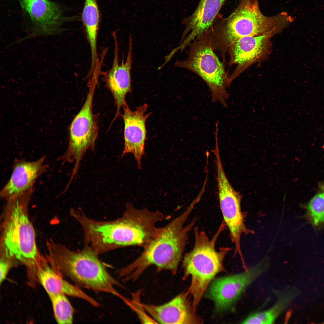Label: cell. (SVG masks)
I'll return each instance as SVG.
<instances>
[{
    "mask_svg": "<svg viewBox=\"0 0 324 324\" xmlns=\"http://www.w3.org/2000/svg\"><path fill=\"white\" fill-rule=\"evenodd\" d=\"M276 302L266 310L254 312L249 314L242 322L245 324H272L286 310L298 295L295 288L287 287L275 292Z\"/></svg>",
    "mask_w": 324,
    "mask_h": 324,
    "instance_id": "cell-19",
    "label": "cell"
},
{
    "mask_svg": "<svg viewBox=\"0 0 324 324\" xmlns=\"http://www.w3.org/2000/svg\"><path fill=\"white\" fill-rule=\"evenodd\" d=\"M273 36L269 34L244 37L231 44L227 51L229 55V65L235 64L236 67L229 76L231 82L250 65L266 58L271 50L270 40Z\"/></svg>",
    "mask_w": 324,
    "mask_h": 324,
    "instance_id": "cell-13",
    "label": "cell"
},
{
    "mask_svg": "<svg viewBox=\"0 0 324 324\" xmlns=\"http://www.w3.org/2000/svg\"></svg>",
    "mask_w": 324,
    "mask_h": 324,
    "instance_id": "cell-26",
    "label": "cell"
},
{
    "mask_svg": "<svg viewBox=\"0 0 324 324\" xmlns=\"http://www.w3.org/2000/svg\"><path fill=\"white\" fill-rule=\"evenodd\" d=\"M322 148L323 149H324V145L322 146Z\"/></svg>",
    "mask_w": 324,
    "mask_h": 324,
    "instance_id": "cell-25",
    "label": "cell"
},
{
    "mask_svg": "<svg viewBox=\"0 0 324 324\" xmlns=\"http://www.w3.org/2000/svg\"><path fill=\"white\" fill-rule=\"evenodd\" d=\"M217 181L218 198L224 221L230 231L232 242L235 245V254H238L242 258L240 246L241 237L243 233H253V230L245 226L242 212V196L230 183L223 166H216Z\"/></svg>",
    "mask_w": 324,
    "mask_h": 324,
    "instance_id": "cell-11",
    "label": "cell"
},
{
    "mask_svg": "<svg viewBox=\"0 0 324 324\" xmlns=\"http://www.w3.org/2000/svg\"><path fill=\"white\" fill-rule=\"evenodd\" d=\"M45 156L34 161L16 160L10 178L1 190L0 196L6 201L22 196L33 189L38 178L47 170Z\"/></svg>",
    "mask_w": 324,
    "mask_h": 324,
    "instance_id": "cell-16",
    "label": "cell"
},
{
    "mask_svg": "<svg viewBox=\"0 0 324 324\" xmlns=\"http://www.w3.org/2000/svg\"><path fill=\"white\" fill-rule=\"evenodd\" d=\"M98 82L95 77L89 83L85 101L69 127V141L67 150L59 158L64 162L74 163L70 181H72L77 174L81 161L88 150L94 151L98 134L96 118L92 111L95 88Z\"/></svg>",
    "mask_w": 324,
    "mask_h": 324,
    "instance_id": "cell-8",
    "label": "cell"
},
{
    "mask_svg": "<svg viewBox=\"0 0 324 324\" xmlns=\"http://www.w3.org/2000/svg\"><path fill=\"white\" fill-rule=\"evenodd\" d=\"M189 46L187 58L176 61L175 65L189 70L201 77L209 88L212 101L219 102L226 107L230 96L227 89L231 82L223 64L214 52L207 32Z\"/></svg>",
    "mask_w": 324,
    "mask_h": 324,
    "instance_id": "cell-7",
    "label": "cell"
},
{
    "mask_svg": "<svg viewBox=\"0 0 324 324\" xmlns=\"http://www.w3.org/2000/svg\"><path fill=\"white\" fill-rule=\"evenodd\" d=\"M164 217L160 212L137 208L128 203L122 216L116 219L99 221L85 214L79 223L85 243L99 255L128 246L144 248L155 233L157 224Z\"/></svg>",
    "mask_w": 324,
    "mask_h": 324,
    "instance_id": "cell-1",
    "label": "cell"
},
{
    "mask_svg": "<svg viewBox=\"0 0 324 324\" xmlns=\"http://www.w3.org/2000/svg\"><path fill=\"white\" fill-rule=\"evenodd\" d=\"M188 290L164 304L159 305L142 303L144 310L161 324H202L203 320L196 313L190 302Z\"/></svg>",
    "mask_w": 324,
    "mask_h": 324,
    "instance_id": "cell-15",
    "label": "cell"
},
{
    "mask_svg": "<svg viewBox=\"0 0 324 324\" xmlns=\"http://www.w3.org/2000/svg\"><path fill=\"white\" fill-rule=\"evenodd\" d=\"M33 190L7 201L1 225V256L35 265L40 259L28 207Z\"/></svg>",
    "mask_w": 324,
    "mask_h": 324,
    "instance_id": "cell-5",
    "label": "cell"
},
{
    "mask_svg": "<svg viewBox=\"0 0 324 324\" xmlns=\"http://www.w3.org/2000/svg\"><path fill=\"white\" fill-rule=\"evenodd\" d=\"M294 18L286 12L268 16L261 11L259 0H241L228 16H217L210 29L213 46L223 55L238 39L246 36L281 32L293 22Z\"/></svg>",
    "mask_w": 324,
    "mask_h": 324,
    "instance_id": "cell-3",
    "label": "cell"
},
{
    "mask_svg": "<svg viewBox=\"0 0 324 324\" xmlns=\"http://www.w3.org/2000/svg\"><path fill=\"white\" fill-rule=\"evenodd\" d=\"M148 107L147 104H144L133 111L126 103L123 106V113L121 115L124 124V146L122 156L126 154H132L139 169L141 168V158L144 154L147 136L146 122L151 114V112L146 113Z\"/></svg>",
    "mask_w": 324,
    "mask_h": 324,
    "instance_id": "cell-14",
    "label": "cell"
},
{
    "mask_svg": "<svg viewBox=\"0 0 324 324\" xmlns=\"http://www.w3.org/2000/svg\"><path fill=\"white\" fill-rule=\"evenodd\" d=\"M269 263L263 260L242 272L213 280L205 292L212 301L217 312L228 310L238 301L246 289L268 269Z\"/></svg>",
    "mask_w": 324,
    "mask_h": 324,
    "instance_id": "cell-9",
    "label": "cell"
},
{
    "mask_svg": "<svg viewBox=\"0 0 324 324\" xmlns=\"http://www.w3.org/2000/svg\"><path fill=\"white\" fill-rule=\"evenodd\" d=\"M29 21V34L16 41L17 43L28 38L61 33L62 25L74 19L65 16L62 6L50 0H18Z\"/></svg>",
    "mask_w": 324,
    "mask_h": 324,
    "instance_id": "cell-10",
    "label": "cell"
},
{
    "mask_svg": "<svg viewBox=\"0 0 324 324\" xmlns=\"http://www.w3.org/2000/svg\"><path fill=\"white\" fill-rule=\"evenodd\" d=\"M140 292L133 295L132 300L126 299L124 302L136 314L142 323H158L154 319L146 315L139 299Z\"/></svg>",
    "mask_w": 324,
    "mask_h": 324,
    "instance_id": "cell-23",
    "label": "cell"
},
{
    "mask_svg": "<svg viewBox=\"0 0 324 324\" xmlns=\"http://www.w3.org/2000/svg\"><path fill=\"white\" fill-rule=\"evenodd\" d=\"M82 17L90 48L91 66L94 68L97 66L99 63L97 50V39L100 16L97 0H85Z\"/></svg>",
    "mask_w": 324,
    "mask_h": 324,
    "instance_id": "cell-20",
    "label": "cell"
},
{
    "mask_svg": "<svg viewBox=\"0 0 324 324\" xmlns=\"http://www.w3.org/2000/svg\"><path fill=\"white\" fill-rule=\"evenodd\" d=\"M305 217L314 227L324 224V181L319 182L318 190L305 206Z\"/></svg>",
    "mask_w": 324,
    "mask_h": 324,
    "instance_id": "cell-21",
    "label": "cell"
},
{
    "mask_svg": "<svg viewBox=\"0 0 324 324\" xmlns=\"http://www.w3.org/2000/svg\"><path fill=\"white\" fill-rule=\"evenodd\" d=\"M50 297L57 323L59 324L72 323L74 310L66 295L60 294Z\"/></svg>",
    "mask_w": 324,
    "mask_h": 324,
    "instance_id": "cell-22",
    "label": "cell"
},
{
    "mask_svg": "<svg viewBox=\"0 0 324 324\" xmlns=\"http://www.w3.org/2000/svg\"><path fill=\"white\" fill-rule=\"evenodd\" d=\"M46 259L58 272L70 279L78 287L95 293L112 294L122 300L124 297L115 289L123 286L108 272L105 264L90 246L85 244L81 250H71L52 240L46 242Z\"/></svg>",
    "mask_w": 324,
    "mask_h": 324,
    "instance_id": "cell-4",
    "label": "cell"
},
{
    "mask_svg": "<svg viewBox=\"0 0 324 324\" xmlns=\"http://www.w3.org/2000/svg\"><path fill=\"white\" fill-rule=\"evenodd\" d=\"M36 273L38 280L49 296L62 294L80 298L94 307L100 304L79 287L65 280L58 272L53 270L46 259L41 256L36 262Z\"/></svg>",
    "mask_w": 324,
    "mask_h": 324,
    "instance_id": "cell-18",
    "label": "cell"
},
{
    "mask_svg": "<svg viewBox=\"0 0 324 324\" xmlns=\"http://www.w3.org/2000/svg\"><path fill=\"white\" fill-rule=\"evenodd\" d=\"M198 201L194 199L181 214L165 226L158 228L154 236L144 247L142 254L131 263L121 269L127 281H135L149 266L154 265L159 270H166L175 274L182 257L190 232L197 221L195 218L185 223Z\"/></svg>",
    "mask_w": 324,
    "mask_h": 324,
    "instance_id": "cell-2",
    "label": "cell"
},
{
    "mask_svg": "<svg viewBox=\"0 0 324 324\" xmlns=\"http://www.w3.org/2000/svg\"><path fill=\"white\" fill-rule=\"evenodd\" d=\"M11 260L2 256L0 260V282L1 284L5 278L10 268Z\"/></svg>",
    "mask_w": 324,
    "mask_h": 324,
    "instance_id": "cell-24",
    "label": "cell"
},
{
    "mask_svg": "<svg viewBox=\"0 0 324 324\" xmlns=\"http://www.w3.org/2000/svg\"><path fill=\"white\" fill-rule=\"evenodd\" d=\"M114 42V51L112 64L111 69L105 74L104 81L106 86L113 96L116 107L115 120L121 115V110L126 103L127 94L132 91L131 70L133 62V39L131 34L129 37L128 49L127 58L124 60V55L119 64L118 44L115 32L112 33Z\"/></svg>",
    "mask_w": 324,
    "mask_h": 324,
    "instance_id": "cell-12",
    "label": "cell"
},
{
    "mask_svg": "<svg viewBox=\"0 0 324 324\" xmlns=\"http://www.w3.org/2000/svg\"><path fill=\"white\" fill-rule=\"evenodd\" d=\"M226 0H200L194 12L182 21L185 26L181 38L183 46H188L210 28Z\"/></svg>",
    "mask_w": 324,
    "mask_h": 324,
    "instance_id": "cell-17",
    "label": "cell"
},
{
    "mask_svg": "<svg viewBox=\"0 0 324 324\" xmlns=\"http://www.w3.org/2000/svg\"><path fill=\"white\" fill-rule=\"evenodd\" d=\"M226 225L223 222L212 239L205 232L196 227L194 228L195 243L192 250L184 256L182 261L183 280L189 275L191 284L188 289L192 295L193 307L196 310L202 298L215 276L224 271L223 262L228 247H221L218 250L215 244Z\"/></svg>",
    "mask_w": 324,
    "mask_h": 324,
    "instance_id": "cell-6",
    "label": "cell"
}]
</instances>
